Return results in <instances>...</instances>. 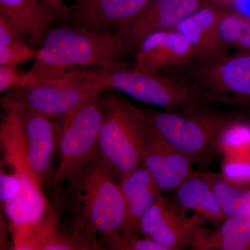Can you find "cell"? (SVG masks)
<instances>
[{"label": "cell", "mask_w": 250, "mask_h": 250, "mask_svg": "<svg viewBox=\"0 0 250 250\" xmlns=\"http://www.w3.org/2000/svg\"><path fill=\"white\" fill-rule=\"evenodd\" d=\"M57 81L89 85L104 91L118 90L164 111H188L214 104L236 105L233 99L208 93L178 76L145 70L120 60L75 69Z\"/></svg>", "instance_id": "obj_1"}, {"label": "cell", "mask_w": 250, "mask_h": 250, "mask_svg": "<svg viewBox=\"0 0 250 250\" xmlns=\"http://www.w3.org/2000/svg\"><path fill=\"white\" fill-rule=\"evenodd\" d=\"M126 53L113 31H98L67 22L52 27L36 52L19 87L54 82L75 69L120 60Z\"/></svg>", "instance_id": "obj_2"}, {"label": "cell", "mask_w": 250, "mask_h": 250, "mask_svg": "<svg viewBox=\"0 0 250 250\" xmlns=\"http://www.w3.org/2000/svg\"><path fill=\"white\" fill-rule=\"evenodd\" d=\"M117 177L96 154L67 179L73 211L72 232L99 234L103 243L121 235L126 206Z\"/></svg>", "instance_id": "obj_3"}, {"label": "cell", "mask_w": 250, "mask_h": 250, "mask_svg": "<svg viewBox=\"0 0 250 250\" xmlns=\"http://www.w3.org/2000/svg\"><path fill=\"white\" fill-rule=\"evenodd\" d=\"M1 107L4 115L0 136L6 160L15 171L26 174L41 187L58 143L59 125L15 106Z\"/></svg>", "instance_id": "obj_4"}, {"label": "cell", "mask_w": 250, "mask_h": 250, "mask_svg": "<svg viewBox=\"0 0 250 250\" xmlns=\"http://www.w3.org/2000/svg\"><path fill=\"white\" fill-rule=\"evenodd\" d=\"M161 136L192 164L205 165L218 152L222 131L238 117L208 107L188 111L143 108Z\"/></svg>", "instance_id": "obj_5"}, {"label": "cell", "mask_w": 250, "mask_h": 250, "mask_svg": "<svg viewBox=\"0 0 250 250\" xmlns=\"http://www.w3.org/2000/svg\"><path fill=\"white\" fill-rule=\"evenodd\" d=\"M104 119L97 154L118 179L142 164L146 113L117 93L103 96Z\"/></svg>", "instance_id": "obj_6"}, {"label": "cell", "mask_w": 250, "mask_h": 250, "mask_svg": "<svg viewBox=\"0 0 250 250\" xmlns=\"http://www.w3.org/2000/svg\"><path fill=\"white\" fill-rule=\"evenodd\" d=\"M103 95L82 104L59 125L60 161L54 183L76 173L96 155L104 119Z\"/></svg>", "instance_id": "obj_7"}, {"label": "cell", "mask_w": 250, "mask_h": 250, "mask_svg": "<svg viewBox=\"0 0 250 250\" xmlns=\"http://www.w3.org/2000/svg\"><path fill=\"white\" fill-rule=\"evenodd\" d=\"M172 72L208 93L233 99L238 105L250 104V52L195 59Z\"/></svg>", "instance_id": "obj_8"}, {"label": "cell", "mask_w": 250, "mask_h": 250, "mask_svg": "<svg viewBox=\"0 0 250 250\" xmlns=\"http://www.w3.org/2000/svg\"><path fill=\"white\" fill-rule=\"evenodd\" d=\"M1 100V106H12L52 121L68 116L74 110L104 90L82 83L41 82L15 88Z\"/></svg>", "instance_id": "obj_9"}, {"label": "cell", "mask_w": 250, "mask_h": 250, "mask_svg": "<svg viewBox=\"0 0 250 250\" xmlns=\"http://www.w3.org/2000/svg\"><path fill=\"white\" fill-rule=\"evenodd\" d=\"M146 116L142 135V164L162 191L175 190L195 171L192 163L161 136L146 113Z\"/></svg>", "instance_id": "obj_10"}, {"label": "cell", "mask_w": 250, "mask_h": 250, "mask_svg": "<svg viewBox=\"0 0 250 250\" xmlns=\"http://www.w3.org/2000/svg\"><path fill=\"white\" fill-rule=\"evenodd\" d=\"M205 4V0H151L136 17L117 31V34L126 52L134 53L148 36L175 29Z\"/></svg>", "instance_id": "obj_11"}, {"label": "cell", "mask_w": 250, "mask_h": 250, "mask_svg": "<svg viewBox=\"0 0 250 250\" xmlns=\"http://www.w3.org/2000/svg\"><path fill=\"white\" fill-rule=\"evenodd\" d=\"M17 172L21 187L16 196L5 203L4 210L12 232L11 250H18L42 225L52 211L41 187L26 174Z\"/></svg>", "instance_id": "obj_12"}, {"label": "cell", "mask_w": 250, "mask_h": 250, "mask_svg": "<svg viewBox=\"0 0 250 250\" xmlns=\"http://www.w3.org/2000/svg\"><path fill=\"white\" fill-rule=\"evenodd\" d=\"M134 65L155 72H174L195 59L190 42L177 29L153 33L134 52Z\"/></svg>", "instance_id": "obj_13"}, {"label": "cell", "mask_w": 250, "mask_h": 250, "mask_svg": "<svg viewBox=\"0 0 250 250\" xmlns=\"http://www.w3.org/2000/svg\"><path fill=\"white\" fill-rule=\"evenodd\" d=\"M151 0H85L70 6L67 22L98 31H118L138 16Z\"/></svg>", "instance_id": "obj_14"}, {"label": "cell", "mask_w": 250, "mask_h": 250, "mask_svg": "<svg viewBox=\"0 0 250 250\" xmlns=\"http://www.w3.org/2000/svg\"><path fill=\"white\" fill-rule=\"evenodd\" d=\"M225 11L205 2L175 28L190 42L195 59L210 58L228 52L219 31V23Z\"/></svg>", "instance_id": "obj_15"}, {"label": "cell", "mask_w": 250, "mask_h": 250, "mask_svg": "<svg viewBox=\"0 0 250 250\" xmlns=\"http://www.w3.org/2000/svg\"><path fill=\"white\" fill-rule=\"evenodd\" d=\"M0 14L14 23L31 45L40 47L55 23L63 22L39 0H0Z\"/></svg>", "instance_id": "obj_16"}, {"label": "cell", "mask_w": 250, "mask_h": 250, "mask_svg": "<svg viewBox=\"0 0 250 250\" xmlns=\"http://www.w3.org/2000/svg\"><path fill=\"white\" fill-rule=\"evenodd\" d=\"M120 186L126 206V220L121 236H136L139 233L140 220L162 194V190L143 164L122 177Z\"/></svg>", "instance_id": "obj_17"}, {"label": "cell", "mask_w": 250, "mask_h": 250, "mask_svg": "<svg viewBox=\"0 0 250 250\" xmlns=\"http://www.w3.org/2000/svg\"><path fill=\"white\" fill-rule=\"evenodd\" d=\"M95 235L69 233L59 228L53 212L18 250H104Z\"/></svg>", "instance_id": "obj_18"}, {"label": "cell", "mask_w": 250, "mask_h": 250, "mask_svg": "<svg viewBox=\"0 0 250 250\" xmlns=\"http://www.w3.org/2000/svg\"><path fill=\"white\" fill-rule=\"evenodd\" d=\"M174 191L181 209L193 210L198 216L213 223L226 219L209 185L198 172H195Z\"/></svg>", "instance_id": "obj_19"}, {"label": "cell", "mask_w": 250, "mask_h": 250, "mask_svg": "<svg viewBox=\"0 0 250 250\" xmlns=\"http://www.w3.org/2000/svg\"><path fill=\"white\" fill-rule=\"evenodd\" d=\"M191 247L199 250H250V218L225 219L218 229L210 234L197 229Z\"/></svg>", "instance_id": "obj_20"}, {"label": "cell", "mask_w": 250, "mask_h": 250, "mask_svg": "<svg viewBox=\"0 0 250 250\" xmlns=\"http://www.w3.org/2000/svg\"><path fill=\"white\" fill-rule=\"evenodd\" d=\"M211 188L226 219L244 220L250 216V189L229 183L220 173L197 172Z\"/></svg>", "instance_id": "obj_21"}, {"label": "cell", "mask_w": 250, "mask_h": 250, "mask_svg": "<svg viewBox=\"0 0 250 250\" xmlns=\"http://www.w3.org/2000/svg\"><path fill=\"white\" fill-rule=\"evenodd\" d=\"M197 220V215L187 218L182 210L177 209L149 238L166 250H183L193 243Z\"/></svg>", "instance_id": "obj_22"}, {"label": "cell", "mask_w": 250, "mask_h": 250, "mask_svg": "<svg viewBox=\"0 0 250 250\" xmlns=\"http://www.w3.org/2000/svg\"><path fill=\"white\" fill-rule=\"evenodd\" d=\"M218 152L224 155L250 152V124L237 118L222 131L218 141Z\"/></svg>", "instance_id": "obj_23"}, {"label": "cell", "mask_w": 250, "mask_h": 250, "mask_svg": "<svg viewBox=\"0 0 250 250\" xmlns=\"http://www.w3.org/2000/svg\"><path fill=\"white\" fill-rule=\"evenodd\" d=\"M221 175L229 183L246 188L250 185V152L224 155Z\"/></svg>", "instance_id": "obj_24"}, {"label": "cell", "mask_w": 250, "mask_h": 250, "mask_svg": "<svg viewBox=\"0 0 250 250\" xmlns=\"http://www.w3.org/2000/svg\"><path fill=\"white\" fill-rule=\"evenodd\" d=\"M177 210L161 194L145 212L140 220L139 233L143 237L149 238Z\"/></svg>", "instance_id": "obj_25"}, {"label": "cell", "mask_w": 250, "mask_h": 250, "mask_svg": "<svg viewBox=\"0 0 250 250\" xmlns=\"http://www.w3.org/2000/svg\"><path fill=\"white\" fill-rule=\"evenodd\" d=\"M244 22L245 18L236 13L227 11L224 13L219 23V31L227 48L235 47L241 35Z\"/></svg>", "instance_id": "obj_26"}, {"label": "cell", "mask_w": 250, "mask_h": 250, "mask_svg": "<svg viewBox=\"0 0 250 250\" xmlns=\"http://www.w3.org/2000/svg\"><path fill=\"white\" fill-rule=\"evenodd\" d=\"M35 49L24 42L9 45H0V65L16 68L20 64L35 59Z\"/></svg>", "instance_id": "obj_27"}, {"label": "cell", "mask_w": 250, "mask_h": 250, "mask_svg": "<svg viewBox=\"0 0 250 250\" xmlns=\"http://www.w3.org/2000/svg\"><path fill=\"white\" fill-rule=\"evenodd\" d=\"M105 247L110 250H166V248L150 238L136 236H119L112 238L104 243Z\"/></svg>", "instance_id": "obj_28"}, {"label": "cell", "mask_w": 250, "mask_h": 250, "mask_svg": "<svg viewBox=\"0 0 250 250\" xmlns=\"http://www.w3.org/2000/svg\"><path fill=\"white\" fill-rule=\"evenodd\" d=\"M21 179L17 172L13 174L5 173L1 170L0 173V201L1 204L9 201L17 195L21 189Z\"/></svg>", "instance_id": "obj_29"}, {"label": "cell", "mask_w": 250, "mask_h": 250, "mask_svg": "<svg viewBox=\"0 0 250 250\" xmlns=\"http://www.w3.org/2000/svg\"><path fill=\"white\" fill-rule=\"evenodd\" d=\"M24 36L4 15L0 14V45H9L24 42Z\"/></svg>", "instance_id": "obj_30"}, {"label": "cell", "mask_w": 250, "mask_h": 250, "mask_svg": "<svg viewBox=\"0 0 250 250\" xmlns=\"http://www.w3.org/2000/svg\"><path fill=\"white\" fill-rule=\"evenodd\" d=\"M23 75L16 71L14 67L0 65V93L19 86Z\"/></svg>", "instance_id": "obj_31"}, {"label": "cell", "mask_w": 250, "mask_h": 250, "mask_svg": "<svg viewBox=\"0 0 250 250\" xmlns=\"http://www.w3.org/2000/svg\"><path fill=\"white\" fill-rule=\"evenodd\" d=\"M46 6L53 9L62 17L64 22H67L71 14V8L67 6L63 0H39Z\"/></svg>", "instance_id": "obj_32"}, {"label": "cell", "mask_w": 250, "mask_h": 250, "mask_svg": "<svg viewBox=\"0 0 250 250\" xmlns=\"http://www.w3.org/2000/svg\"><path fill=\"white\" fill-rule=\"evenodd\" d=\"M235 47L239 52H250V19L248 18H245L241 35Z\"/></svg>", "instance_id": "obj_33"}, {"label": "cell", "mask_w": 250, "mask_h": 250, "mask_svg": "<svg viewBox=\"0 0 250 250\" xmlns=\"http://www.w3.org/2000/svg\"><path fill=\"white\" fill-rule=\"evenodd\" d=\"M231 6H233L235 13L250 19V0H233Z\"/></svg>", "instance_id": "obj_34"}, {"label": "cell", "mask_w": 250, "mask_h": 250, "mask_svg": "<svg viewBox=\"0 0 250 250\" xmlns=\"http://www.w3.org/2000/svg\"><path fill=\"white\" fill-rule=\"evenodd\" d=\"M233 0H205L206 2L213 5L215 7L227 11L228 6H231Z\"/></svg>", "instance_id": "obj_35"}, {"label": "cell", "mask_w": 250, "mask_h": 250, "mask_svg": "<svg viewBox=\"0 0 250 250\" xmlns=\"http://www.w3.org/2000/svg\"><path fill=\"white\" fill-rule=\"evenodd\" d=\"M78 1H85V0H77Z\"/></svg>", "instance_id": "obj_36"}, {"label": "cell", "mask_w": 250, "mask_h": 250, "mask_svg": "<svg viewBox=\"0 0 250 250\" xmlns=\"http://www.w3.org/2000/svg\"><path fill=\"white\" fill-rule=\"evenodd\" d=\"M249 218H250V216L249 217Z\"/></svg>", "instance_id": "obj_37"}]
</instances>
